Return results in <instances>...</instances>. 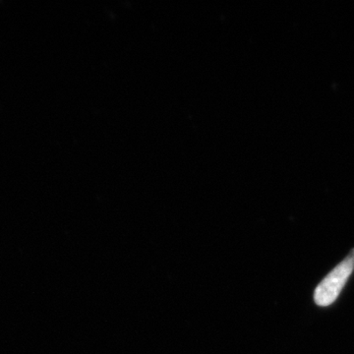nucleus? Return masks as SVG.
<instances>
[{"label": "nucleus", "mask_w": 354, "mask_h": 354, "mask_svg": "<svg viewBox=\"0 0 354 354\" xmlns=\"http://www.w3.org/2000/svg\"><path fill=\"white\" fill-rule=\"evenodd\" d=\"M354 271V249L351 255L342 260L339 265L335 266L317 286L314 291V302L318 306L328 307L334 304L351 274Z\"/></svg>", "instance_id": "obj_1"}]
</instances>
